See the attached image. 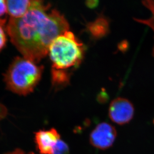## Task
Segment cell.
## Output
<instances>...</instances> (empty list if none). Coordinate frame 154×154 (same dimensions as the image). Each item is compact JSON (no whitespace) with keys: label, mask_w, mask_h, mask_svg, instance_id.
<instances>
[{"label":"cell","mask_w":154,"mask_h":154,"mask_svg":"<svg viewBox=\"0 0 154 154\" xmlns=\"http://www.w3.org/2000/svg\"><path fill=\"white\" fill-rule=\"evenodd\" d=\"M48 5L39 1L23 16L9 20L6 31L23 57L38 63L47 55L55 38L69 31L63 15L56 10L47 11Z\"/></svg>","instance_id":"6da1fadb"},{"label":"cell","mask_w":154,"mask_h":154,"mask_svg":"<svg viewBox=\"0 0 154 154\" xmlns=\"http://www.w3.org/2000/svg\"><path fill=\"white\" fill-rule=\"evenodd\" d=\"M43 69V66H38L31 60L17 57L5 74L7 88L17 94H29L41 79Z\"/></svg>","instance_id":"7a4b0ae2"},{"label":"cell","mask_w":154,"mask_h":154,"mask_svg":"<svg viewBox=\"0 0 154 154\" xmlns=\"http://www.w3.org/2000/svg\"><path fill=\"white\" fill-rule=\"evenodd\" d=\"M48 53L52 68L66 70L80 64L83 58L84 47L72 32L67 31L54 39Z\"/></svg>","instance_id":"3957f363"},{"label":"cell","mask_w":154,"mask_h":154,"mask_svg":"<svg viewBox=\"0 0 154 154\" xmlns=\"http://www.w3.org/2000/svg\"><path fill=\"white\" fill-rule=\"evenodd\" d=\"M117 136V131L113 125L102 122L96 126L92 130L89 137L91 145L100 150L110 148Z\"/></svg>","instance_id":"277c9868"},{"label":"cell","mask_w":154,"mask_h":154,"mask_svg":"<svg viewBox=\"0 0 154 154\" xmlns=\"http://www.w3.org/2000/svg\"><path fill=\"white\" fill-rule=\"evenodd\" d=\"M108 114L113 122L118 125H125L133 118L134 106L128 99L117 98L111 102Z\"/></svg>","instance_id":"5b68a950"},{"label":"cell","mask_w":154,"mask_h":154,"mask_svg":"<svg viewBox=\"0 0 154 154\" xmlns=\"http://www.w3.org/2000/svg\"><path fill=\"white\" fill-rule=\"evenodd\" d=\"M60 136L54 128L48 130H39L35 133L36 147L42 154H52L54 146Z\"/></svg>","instance_id":"8992f818"},{"label":"cell","mask_w":154,"mask_h":154,"mask_svg":"<svg viewBox=\"0 0 154 154\" xmlns=\"http://www.w3.org/2000/svg\"><path fill=\"white\" fill-rule=\"evenodd\" d=\"M39 1L29 0L6 1L8 13L12 18H20L38 4Z\"/></svg>","instance_id":"52a82bcc"},{"label":"cell","mask_w":154,"mask_h":154,"mask_svg":"<svg viewBox=\"0 0 154 154\" xmlns=\"http://www.w3.org/2000/svg\"><path fill=\"white\" fill-rule=\"evenodd\" d=\"M87 29L95 38H100L107 35L109 31V23L105 17H99L87 25Z\"/></svg>","instance_id":"ba28073f"},{"label":"cell","mask_w":154,"mask_h":154,"mask_svg":"<svg viewBox=\"0 0 154 154\" xmlns=\"http://www.w3.org/2000/svg\"><path fill=\"white\" fill-rule=\"evenodd\" d=\"M69 79L70 74L66 70L51 69V80L54 85L59 86L67 85Z\"/></svg>","instance_id":"9c48e42d"},{"label":"cell","mask_w":154,"mask_h":154,"mask_svg":"<svg viewBox=\"0 0 154 154\" xmlns=\"http://www.w3.org/2000/svg\"><path fill=\"white\" fill-rule=\"evenodd\" d=\"M69 146L60 139L58 140L53 149L52 154H69Z\"/></svg>","instance_id":"30bf717a"},{"label":"cell","mask_w":154,"mask_h":154,"mask_svg":"<svg viewBox=\"0 0 154 154\" xmlns=\"http://www.w3.org/2000/svg\"><path fill=\"white\" fill-rule=\"evenodd\" d=\"M7 13V6L6 1L0 0V22L5 24L6 19L5 17Z\"/></svg>","instance_id":"8fae6325"},{"label":"cell","mask_w":154,"mask_h":154,"mask_svg":"<svg viewBox=\"0 0 154 154\" xmlns=\"http://www.w3.org/2000/svg\"><path fill=\"white\" fill-rule=\"evenodd\" d=\"M4 25L0 22V52L4 48L7 42L6 33L4 29Z\"/></svg>","instance_id":"7c38bea8"},{"label":"cell","mask_w":154,"mask_h":154,"mask_svg":"<svg viewBox=\"0 0 154 154\" xmlns=\"http://www.w3.org/2000/svg\"><path fill=\"white\" fill-rule=\"evenodd\" d=\"M8 110L4 105L0 103V121L4 119L7 115Z\"/></svg>","instance_id":"4fadbf2b"},{"label":"cell","mask_w":154,"mask_h":154,"mask_svg":"<svg viewBox=\"0 0 154 154\" xmlns=\"http://www.w3.org/2000/svg\"><path fill=\"white\" fill-rule=\"evenodd\" d=\"M98 3H99V2L98 1H88L86 2V5L88 8H94L97 6Z\"/></svg>","instance_id":"5bb4252c"},{"label":"cell","mask_w":154,"mask_h":154,"mask_svg":"<svg viewBox=\"0 0 154 154\" xmlns=\"http://www.w3.org/2000/svg\"><path fill=\"white\" fill-rule=\"evenodd\" d=\"M5 154H25V152L23 150H20V149H17L13 151L5 153ZM28 154H35L34 153H29Z\"/></svg>","instance_id":"9a60e30c"}]
</instances>
